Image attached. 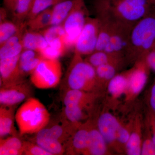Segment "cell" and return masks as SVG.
<instances>
[{"mask_svg": "<svg viewBox=\"0 0 155 155\" xmlns=\"http://www.w3.org/2000/svg\"><path fill=\"white\" fill-rule=\"evenodd\" d=\"M154 7L151 0H94V2L96 17L101 21L132 26Z\"/></svg>", "mask_w": 155, "mask_h": 155, "instance_id": "obj_1", "label": "cell"}, {"mask_svg": "<svg viewBox=\"0 0 155 155\" xmlns=\"http://www.w3.org/2000/svg\"><path fill=\"white\" fill-rule=\"evenodd\" d=\"M155 46V11L154 10L134 24L130 31L125 54L126 62L143 59Z\"/></svg>", "mask_w": 155, "mask_h": 155, "instance_id": "obj_2", "label": "cell"}, {"mask_svg": "<svg viewBox=\"0 0 155 155\" xmlns=\"http://www.w3.org/2000/svg\"><path fill=\"white\" fill-rule=\"evenodd\" d=\"M15 121L20 135L36 134L50 123V114L39 100L31 97L18 108Z\"/></svg>", "mask_w": 155, "mask_h": 155, "instance_id": "obj_3", "label": "cell"}, {"mask_svg": "<svg viewBox=\"0 0 155 155\" xmlns=\"http://www.w3.org/2000/svg\"><path fill=\"white\" fill-rule=\"evenodd\" d=\"M65 79L67 86L71 89L101 92L104 89L97 80L95 69L75 51Z\"/></svg>", "mask_w": 155, "mask_h": 155, "instance_id": "obj_4", "label": "cell"}, {"mask_svg": "<svg viewBox=\"0 0 155 155\" xmlns=\"http://www.w3.org/2000/svg\"><path fill=\"white\" fill-rule=\"evenodd\" d=\"M62 75V65L59 59L44 58L31 74L30 81L37 88L48 89L58 86Z\"/></svg>", "mask_w": 155, "mask_h": 155, "instance_id": "obj_5", "label": "cell"}, {"mask_svg": "<svg viewBox=\"0 0 155 155\" xmlns=\"http://www.w3.org/2000/svg\"><path fill=\"white\" fill-rule=\"evenodd\" d=\"M88 17L89 12L84 0H73L72 8L62 24L69 48H74Z\"/></svg>", "mask_w": 155, "mask_h": 155, "instance_id": "obj_6", "label": "cell"}, {"mask_svg": "<svg viewBox=\"0 0 155 155\" xmlns=\"http://www.w3.org/2000/svg\"><path fill=\"white\" fill-rule=\"evenodd\" d=\"M150 69L144 58L138 60L128 70V82L125 94L126 101L135 99L143 90L148 79Z\"/></svg>", "mask_w": 155, "mask_h": 155, "instance_id": "obj_7", "label": "cell"}, {"mask_svg": "<svg viewBox=\"0 0 155 155\" xmlns=\"http://www.w3.org/2000/svg\"><path fill=\"white\" fill-rule=\"evenodd\" d=\"M100 25L101 21L97 17H87L75 43L74 51L87 56L95 51Z\"/></svg>", "mask_w": 155, "mask_h": 155, "instance_id": "obj_8", "label": "cell"}, {"mask_svg": "<svg viewBox=\"0 0 155 155\" xmlns=\"http://www.w3.org/2000/svg\"><path fill=\"white\" fill-rule=\"evenodd\" d=\"M33 88L25 79L1 86L0 104L3 105L15 106L31 97Z\"/></svg>", "mask_w": 155, "mask_h": 155, "instance_id": "obj_9", "label": "cell"}, {"mask_svg": "<svg viewBox=\"0 0 155 155\" xmlns=\"http://www.w3.org/2000/svg\"><path fill=\"white\" fill-rule=\"evenodd\" d=\"M122 123L115 115L105 109L100 114L96 123L109 148L116 151L117 136Z\"/></svg>", "mask_w": 155, "mask_h": 155, "instance_id": "obj_10", "label": "cell"}, {"mask_svg": "<svg viewBox=\"0 0 155 155\" xmlns=\"http://www.w3.org/2000/svg\"><path fill=\"white\" fill-rule=\"evenodd\" d=\"M112 24L110 40L104 51L121 56L125 59L130 31L133 26L120 23Z\"/></svg>", "mask_w": 155, "mask_h": 155, "instance_id": "obj_11", "label": "cell"}, {"mask_svg": "<svg viewBox=\"0 0 155 155\" xmlns=\"http://www.w3.org/2000/svg\"><path fill=\"white\" fill-rule=\"evenodd\" d=\"M81 124L72 123L66 119L57 124L51 125L48 124L46 127L36 134L35 137L57 140L65 145L66 147L67 143Z\"/></svg>", "mask_w": 155, "mask_h": 155, "instance_id": "obj_12", "label": "cell"}, {"mask_svg": "<svg viewBox=\"0 0 155 155\" xmlns=\"http://www.w3.org/2000/svg\"><path fill=\"white\" fill-rule=\"evenodd\" d=\"M101 93L69 89L64 95V106L73 105L91 113Z\"/></svg>", "mask_w": 155, "mask_h": 155, "instance_id": "obj_13", "label": "cell"}, {"mask_svg": "<svg viewBox=\"0 0 155 155\" xmlns=\"http://www.w3.org/2000/svg\"><path fill=\"white\" fill-rule=\"evenodd\" d=\"M90 123L87 120L80 125L66 145L68 155H84L90 142Z\"/></svg>", "mask_w": 155, "mask_h": 155, "instance_id": "obj_14", "label": "cell"}, {"mask_svg": "<svg viewBox=\"0 0 155 155\" xmlns=\"http://www.w3.org/2000/svg\"><path fill=\"white\" fill-rule=\"evenodd\" d=\"M20 55L12 58L0 59L1 86L25 79V76L19 67Z\"/></svg>", "mask_w": 155, "mask_h": 155, "instance_id": "obj_15", "label": "cell"}, {"mask_svg": "<svg viewBox=\"0 0 155 155\" xmlns=\"http://www.w3.org/2000/svg\"><path fill=\"white\" fill-rule=\"evenodd\" d=\"M26 28V24L23 25L18 32L0 46V59L16 57L21 54L24 49L22 37Z\"/></svg>", "mask_w": 155, "mask_h": 155, "instance_id": "obj_16", "label": "cell"}, {"mask_svg": "<svg viewBox=\"0 0 155 155\" xmlns=\"http://www.w3.org/2000/svg\"><path fill=\"white\" fill-rule=\"evenodd\" d=\"M141 119L137 116L134 120L130 137L125 147V152L128 155H141L143 126Z\"/></svg>", "mask_w": 155, "mask_h": 155, "instance_id": "obj_17", "label": "cell"}, {"mask_svg": "<svg viewBox=\"0 0 155 155\" xmlns=\"http://www.w3.org/2000/svg\"><path fill=\"white\" fill-rule=\"evenodd\" d=\"M109 146L105 140L100 132L96 124L90 123V142L84 155H106L110 154Z\"/></svg>", "mask_w": 155, "mask_h": 155, "instance_id": "obj_18", "label": "cell"}, {"mask_svg": "<svg viewBox=\"0 0 155 155\" xmlns=\"http://www.w3.org/2000/svg\"><path fill=\"white\" fill-rule=\"evenodd\" d=\"M15 120L14 106L3 105L0 107V137L8 135L17 136L14 125Z\"/></svg>", "mask_w": 155, "mask_h": 155, "instance_id": "obj_19", "label": "cell"}, {"mask_svg": "<svg viewBox=\"0 0 155 155\" xmlns=\"http://www.w3.org/2000/svg\"><path fill=\"white\" fill-rule=\"evenodd\" d=\"M84 60L94 68L107 64L122 65L126 62L125 58L121 56L109 53L105 51H95Z\"/></svg>", "mask_w": 155, "mask_h": 155, "instance_id": "obj_20", "label": "cell"}, {"mask_svg": "<svg viewBox=\"0 0 155 155\" xmlns=\"http://www.w3.org/2000/svg\"><path fill=\"white\" fill-rule=\"evenodd\" d=\"M24 49L33 50L41 54L47 47L48 43L40 31L25 28L22 37Z\"/></svg>", "mask_w": 155, "mask_h": 155, "instance_id": "obj_21", "label": "cell"}, {"mask_svg": "<svg viewBox=\"0 0 155 155\" xmlns=\"http://www.w3.org/2000/svg\"><path fill=\"white\" fill-rule=\"evenodd\" d=\"M44 58L40 53L24 49L20 54L19 60V67L22 73L25 76L30 75Z\"/></svg>", "mask_w": 155, "mask_h": 155, "instance_id": "obj_22", "label": "cell"}, {"mask_svg": "<svg viewBox=\"0 0 155 155\" xmlns=\"http://www.w3.org/2000/svg\"><path fill=\"white\" fill-rule=\"evenodd\" d=\"M128 82V70L117 74L108 83L106 89L111 98L117 99L125 95Z\"/></svg>", "mask_w": 155, "mask_h": 155, "instance_id": "obj_23", "label": "cell"}, {"mask_svg": "<svg viewBox=\"0 0 155 155\" xmlns=\"http://www.w3.org/2000/svg\"><path fill=\"white\" fill-rule=\"evenodd\" d=\"M23 141L17 136L0 139V155H23Z\"/></svg>", "mask_w": 155, "mask_h": 155, "instance_id": "obj_24", "label": "cell"}, {"mask_svg": "<svg viewBox=\"0 0 155 155\" xmlns=\"http://www.w3.org/2000/svg\"><path fill=\"white\" fill-rule=\"evenodd\" d=\"M73 5V0H63L52 8L51 26L62 25L67 18Z\"/></svg>", "mask_w": 155, "mask_h": 155, "instance_id": "obj_25", "label": "cell"}, {"mask_svg": "<svg viewBox=\"0 0 155 155\" xmlns=\"http://www.w3.org/2000/svg\"><path fill=\"white\" fill-rule=\"evenodd\" d=\"M121 66L117 64H107L95 68L97 80L103 88H106L109 81L118 73V69Z\"/></svg>", "mask_w": 155, "mask_h": 155, "instance_id": "obj_26", "label": "cell"}, {"mask_svg": "<svg viewBox=\"0 0 155 155\" xmlns=\"http://www.w3.org/2000/svg\"><path fill=\"white\" fill-rule=\"evenodd\" d=\"M35 0H17L11 12L14 22L19 25L25 23V21L33 6Z\"/></svg>", "mask_w": 155, "mask_h": 155, "instance_id": "obj_27", "label": "cell"}, {"mask_svg": "<svg viewBox=\"0 0 155 155\" xmlns=\"http://www.w3.org/2000/svg\"><path fill=\"white\" fill-rule=\"evenodd\" d=\"M52 18V8H49L37 14L33 19L26 23L28 29L40 31L51 26Z\"/></svg>", "mask_w": 155, "mask_h": 155, "instance_id": "obj_28", "label": "cell"}, {"mask_svg": "<svg viewBox=\"0 0 155 155\" xmlns=\"http://www.w3.org/2000/svg\"><path fill=\"white\" fill-rule=\"evenodd\" d=\"M34 142L52 155H61L66 153L65 145L54 140L35 137Z\"/></svg>", "mask_w": 155, "mask_h": 155, "instance_id": "obj_29", "label": "cell"}, {"mask_svg": "<svg viewBox=\"0 0 155 155\" xmlns=\"http://www.w3.org/2000/svg\"><path fill=\"white\" fill-rule=\"evenodd\" d=\"M19 25L15 22L5 19L0 21V46L4 44L14 35L23 25Z\"/></svg>", "mask_w": 155, "mask_h": 155, "instance_id": "obj_30", "label": "cell"}, {"mask_svg": "<svg viewBox=\"0 0 155 155\" xmlns=\"http://www.w3.org/2000/svg\"><path fill=\"white\" fill-rule=\"evenodd\" d=\"M101 21V25L95 51H104L110 37L113 24L110 22Z\"/></svg>", "mask_w": 155, "mask_h": 155, "instance_id": "obj_31", "label": "cell"}, {"mask_svg": "<svg viewBox=\"0 0 155 155\" xmlns=\"http://www.w3.org/2000/svg\"><path fill=\"white\" fill-rule=\"evenodd\" d=\"M143 127L141 155H155V145L148 123L145 119Z\"/></svg>", "mask_w": 155, "mask_h": 155, "instance_id": "obj_32", "label": "cell"}, {"mask_svg": "<svg viewBox=\"0 0 155 155\" xmlns=\"http://www.w3.org/2000/svg\"><path fill=\"white\" fill-rule=\"evenodd\" d=\"M40 32L45 38L48 45L58 40L66 38V33L62 25L50 26Z\"/></svg>", "mask_w": 155, "mask_h": 155, "instance_id": "obj_33", "label": "cell"}, {"mask_svg": "<svg viewBox=\"0 0 155 155\" xmlns=\"http://www.w3.org/2000/svg\"><path fill=\"white\" fill-rule=\"evenodd\" d=\"M63 0H35L32 8L25 21V23L42 11L53 7Z\"/></svg>", "mask_w": 155, "mask_h": 155, "instance_id": "obj_34", "label": "cell"}, {"mask_svg": "<svg viewBox=\"0 0 155 155\" xmlns=\"http://www.w3.org/2000/svg\"><path fill=\"white\" fill-rule=\"evenodd\" d=\"M23 155H52L44 149L35 142L23 141Z\"/></svg>", "mask_w": 155, "mask_h": 155, "instance_id": "obj_35", "label": "cell"}, {"mask_svg": "<svg viewBox=\"0 0 155 155\" xmlns=\"http://www.w3.org/2000/svg\"><path fill=\"white\" fill-rule=\"evenodd\" d=\"M148 110L155 115V77L149 90L147 98Z\"/></svg>", "mask_w": 155, "mask_h": 155, "instance_id": "obj_36", "label": "cell"}, {"mask_svg": "<svg viewBox=\"0 0 155 155\" xmlns=\"http://www.w3.org/2000/svg\"><path fill=\"white\" fill-rule=\"evenodd\" d=\"M146 120L148 123L151 133L153 141L155 145V115L147 110Z\"/></svg>", "mask_w": 155, "mask_h": 155, "instance_id": "obj_37", "label": "cell"}, {"mask_svg": "<svg viewBox=\"0 0 155 155\" xmlns=\"http://www.w3.org/2000/svg\"><path fill=\"white\" fill-rule=\"evenodd\" d=\"M150 69L155 72V46L144 58Z\"/></svg>", "mask_w": 155, "mask_h": 155, "instance_id": "obj_38", "label": "cell"}, {"mask_svg": "<svg viewBox=\"0 0 155 155\" xmlns=\"http://www.w3.org/2000/svg\"><path fill=\"white\" fill-rule=\"evenodd\" d=\"M3 2L6 8L11 13L14 8L17 0H3Z\"/></svg>", "mask_w": 155, "mask_h": 155, "instance_id": "obj_39", "label": "cell"}, {"mask_svg": "<svg viewBox=\"0 0 155 155\" xmlns=\"http://www.w3.org/2000/svg\"><path fill=\"white\" fill-rule=\"evenodd\" d=\"M7 9L1 8L0 9V21L7 19Z\"/></svg>", "mask_w": 155, "mask_h": 155, "instance_id": "obj_40", "label": "cell"}, {"mask_svg": "<svg viewBox=\"0 0 155 155\" xmlns=\"http://www.w3.org/2000/svg\"><path fill=\"white\" fill-rule=\"evenodd\" d=\"M151 1L153 4L155 6V0H151Z\"/></svg>", "mask_w": 155, "mask_h": 155, "instance_id": "obj_41", "label": "cell"}, {"mask_svg": "<svg viewBox=\"0 0 155 155\" xmlns=\"http://www.w3.org/2000/svg\"><path fill=\"white\" fill-rule=\"evenodd\" d=\"M154 11H155V6L154 7Z\"/></svg>", "mask_w": 155, "mask_h": 155, "instance_id": "obj_42", "label": "cell"}]
</instances>
